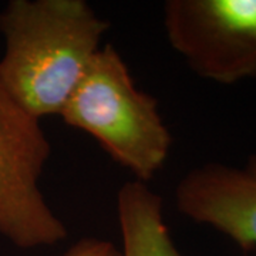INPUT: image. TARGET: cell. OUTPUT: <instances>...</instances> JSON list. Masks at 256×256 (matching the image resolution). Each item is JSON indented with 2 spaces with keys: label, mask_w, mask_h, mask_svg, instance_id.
Masks as SVG:
<instances>
[{
  "label": "cell",
  "mask_w": 256,
  "mask_h": 256,
  "mask_svg": "<svg viewBox=\"0 0 256 256\" xmlns=\"http://www.w3.org/2000/svg\"><path fill=\"white\" fill-rule=\"evenodd\" d=\"M178 210L236 242L244 250L256 248V156L244 166L201 165L175 188Z\"/></svg>",
  "instance_id": "cell-5"
},
{
  "label": "cell",
  "mask_w": 256,
  "mask_h": 256,
  "mask_svg": "<svg viewBox=\"0 0 256 256\" xmlns=\"http://www.w3.org/2000/svg\"><path fill=\"white\" fill-rule=\"evenodd\" d=\"M70 127L98 141L121 166L146 184L170 156L172 137L158 101L137 88L117 48L106 44L60 114Z\"/></svg>",
  "instance_id": "cell-2"
},
{
  "label": "cell",
  "mask_w": 256,
  "mask_h": 256,
  "mask_svg": "<svg viewBox=\"0 0 256 256\" xmlns=\"http://www.w3.org/2000/svg\"><path fill=\"white\" fill-rule=\"evenodd\" d=\"M64 256H121V250H118L110 240L84 238L76 242Z\"/></svg>",
  "instance_id": "cell-7"
},
{
  "label": "cell",
  "mask_w": 256,
  "mask_h": 256,
  "mask_svg": "<svg viewBox=\"0 0 256 256\" xmlns=\"http://www.w3.org/2000/svg\"><path fill=\"white\" fill-rule=\"evenodd\" d=\"M108 28L86 0H12L0 13V82L38 120L60 116Z\"/></svg>",
  "instance_id": "cell-1"
},
{
  "label": "cell",
  "mask_w": 256,
  "mask_h": 256,
  "mask_svg": "<svg viewBox=\"0 0 256 256\" xmlns=\"http://www.w3.org/2000/svg\"><path fill=\"white\" fill-rule=\"evenodd\" d=\"M162 198L140 181H128L117 194L121 256H184L171 239Z\"/></svg>",
  "instance_id": "cell-6"
},
{
  "label": "cell",
  "mask_w": 256,
  "mask_h": 256,
  "mask_svg": "<svg viewBox=\"0 0 256 256\" xmlns=\"http://www.w3.org/2000/svg\"><path fill=\"white\" fill-rule=\"evenodd\" d=\"M50 154L40 120L0 82V235L23 249L54 246L67 238L38 185Z\"/></svg>",
  "instance_id": "cell-3"
},
{
  "label": "cell",
  "mask_w": 256,
  "mask_h": 256,
  "mask_svg": "<svg viewBox=\"0 0 256 256\" xmlns=\"http://www.w3.org/2000/svg\"><path fill=\"white\" fill-rule=\"evenodd\" d=\"M170 46L196 76L220 84L256 77V0H166Z\"/></svg>",
  "instance_id": "cell-4"
}]
</instances>
